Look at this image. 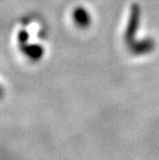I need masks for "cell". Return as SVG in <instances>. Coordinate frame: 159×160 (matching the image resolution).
Wrapping results in <instances>:
<instances>
[{
  "mask_svg": "<svg viewBox=\"0 0 159 160\" xmlns=\"http://www.w3.org/2000/svg\"><path fill=\"white\" fill-rule=\"evenodd\" d=\"M141 19H142V9L137 3H133L130 8L129 18L126 25L124 33V39L129 45L135 40V36L138 31V28L141 26Z\"/></svg>",
  "mask_w": 159,
  "mask_h": 160,
  "instance_id": "1",
  "label": "cell"
},
{
  "mask_svg": "<svg viewBox=\"0 0 159 160\" xmlns=\"http://www.w3.org/2000/svg\"><path fill=\"white\" fill-rule=\"evenodd\" d=\"M72 19L76 25L80 28H87L90 26L91 21H92V17L90 12L87 11L83 6H77L73 9L72 12Z\"/></svg>",
  "mask_w": 159,
  "mask_h": 160,
  "instance_id": "3",
  "label": "cell"
},
{
  "mask_svg": "<svg viewBox=\"0 0 159 160\" xmlns=\"http://www.w3.org/2000/svg\"><path fill=\"white\" fill-rule=\"evenodd\" d=\"M130 52L135 56H143L151 53L155 49V40L151 37H146L141 40H137L128 45Z\"/></svg>",
  "mask_w": 159,
  "mask_h": 160,
  "instance_id": "2",
  "label": "cell"
},
{
  "mask_svg": "<svg viewBox=\"0 0 159 160\" xmlns=\"http://www.w3.org/2000/svg\"><path fill=\"white\" fill-rule=\"evenodd\" d=\"M29 40V33L26 31V30H21L18 33V42L19 46L21 47L23 45H26Z\"/></svg>",
  "mask_w": 159,
  "mask_h": 160,
  "instance_id": "5",
  "label": "cell"
},
{
  "mask_svg": "<svg viewBox=\"0 0 159 160\" xmlns=\"http://www.w3.org/2000/svg\"><path fill=\"white\" fill-rule=\"evenodd\" d=\"M20 49L23 52V54L28 57L30 60L33 61H37L39 59H42L43 56V53H45V50H43L42 46L40 45H36V43H28L26 45H23L20 47Z\"/></svg>",
  "mask_w": 159,
  "mask_h": 160,
  "instance_id": "4",
  "label": "cell"
}]
</instances>
